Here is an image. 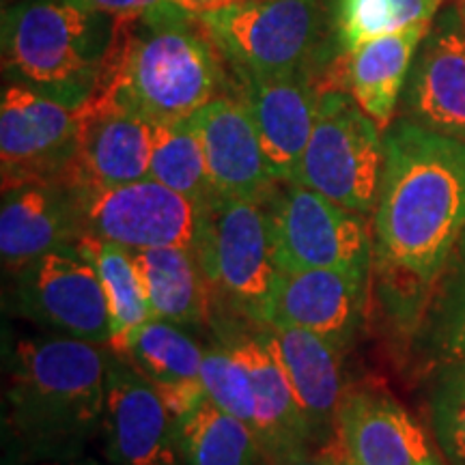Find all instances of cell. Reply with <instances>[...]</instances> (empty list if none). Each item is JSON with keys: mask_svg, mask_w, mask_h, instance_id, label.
Returning a JSON list of instances; mask_svg holds the SVG:
<instances>
[{"mask_svg": "<svg viewBox=\"0 0 465 465\" xmlns=\"http://www.w3.org/2000/svg\"><path fill=\"white\" fill-rule=\"evenodd\" d=\"M149 177L201 207H205L218 194L209 179L199 132L190 116L168 124H155Z\"/></svg>", "mask_w": 465, "mask_h": 465, "instance_id": "obj_28", "label": "cell"}, {"mask_svg": "<svg viewBox=\"0 0 465 465\" xmlns=\"http://www.w3.org/2000/svg\"><path fill=\"white\" fill-rule=\"evenodd\" d=\"M431 429L446 465H465V358L438 371Z\"/></svg>", "mask_w": 465, "mask_h": 465, "instance_id": "obj_31", "label": "cell"}, {"mask_svg": "<svg viewBox=\"0 0 465 465\" xmlns=\"http://www.w3.org/2000/svg\"><path fill=\"white\" fill-rule=\"evenodd\" d=\"M399 116L465 141V25L459 3L438 11L418 45Z\"/></svg>", "mask_w": 465, "mask_h": 465, "instance_id": "obj_13", "label": "cell"}, {"mask_svg": "<svg viewBox=\"0 0 465 465\" xmlns=\"http://www.w3.org/2000/svg\"><path fill=\"white\" fill-rule=\"evenodd\" d=\"M383 158L381 125L347 91L328 89L319 97L315 127L295 183L366 216L380 194Z\"/></svg>", "mask_w": 465, "mask_h": 465, "instance_id": "obj_6", "label": "cell"}, {"mask_svg": "<svg viewBox=\"0 0 465 465\" xmlns=\"http://www.w3.org/2000/svg\"><path fill=\"white\" fill-rule=\"evenodd\" d=\"M199 132L209 179L218 194L267 203L278 182L267 168L257 130L231 93L213 97L190 116Z\"/></svg>", "mask_w": 465, "mask_h": 465, "instance_id": "obj_17", "label": "cell"}, {"mask_svg": "<svg viewBox=\"0 0 465 465\" xmlns=\"http://www.w3.org/2000/svg\"><path fill=\"white\" fill-rule=\"evenodd\" d=\"M65 465H100L97 461H72V463H65Z\"/></svg>", "mask_w": 465, "mask_h": 465, "instance_id": "obj_35", "label": "cell"}, {"mask_svg": "<svg viewBox=\"0 0 465 465\" xmlns=\"http://www.w3.org/2000/svg\"><path fill=\"white\" fill-rule=\"evenodd\" d=\"M429 26L431 22L407 26L399 33L371 39L358 48L342 52L319 75L322 91H347L371 119L388 127L399 108L411 61Z\"/></svg>", "mask_w": 465, "mask_h": 465, "instance_id": "obj_21", "label": "cell"}, {"mask_svg": "<svg viewBox=\"0 0 465 465\" xmlns=\"http://www.w3.org/2000/svg\"><path fill=\"white\" fill-rule=\"evenodd\" d=\"M155 319L201 328L212 319V282L192 248L168 246L132 252Z\"/></svg>", "mask_w": 465, "mask_h": 465, "instance_id": "obj_23", "label": "cell"}, {"mask_svg": "<svg viewBox=\"0 0 465 465\" xmlns=\"http://www.w3.org/2000/svg\"><path fill=\"white\" fill-rule=\"evenodd\" d=\"M441 0H332L334 44L341 54L371 39L386 37L407 26L427 25L438 15Z\"/></svg>", "mask_w": 465, "mask_h": 465, "instance_id": "obj_29", "label": "cell"}, {"mask_svg": "<svg viewBox=\"0 0 465 465\" xmlns=\"http://www.w3.org/2000/svg\"><path fill=\"white\" fill-rule=\"evenodd\" d=\"M373 209V274L391 322L414 334L465 231V141L394 119Z\"/></svg>", "mask_w": 465, "mask_h": 465, "instance_id": "obj_1", "label": "cell"}, {"mask_svg": "<svg viewBox=\"0 0 465 465\" xmlns=\"http://www.w3.org/2000/svg\"><path fill=\"white\" fill-rule=\"evenodd\" d=\"M95 263L100 274L104 293H106L108 312H110V345L114 353L124 351L130 336L153 319L147 293H144L141 274L134 263L130 250L116 246L113 242L95 240V237H83L78 242Z\"/></svg>", "mask_w": 465, "mask_h": 465, "instance_id": "obj_26", "label": "cell"}, {"mask_svg": "<svg viewBox=\"0 0 465 465\" xmlns=\"http://www.w3.org/2000/svg\"><path fill=\"white\" fill-rule=\"evenodd\" d=\"M411 336L418 356L429 369L440 371L465 358V231Z\"/></svg>", "mask_w": 465, "mask_h": 465, "instance_id": "obj_24", "label": "cell"}, {"mask_svg": "<svg viewBox=\"0 0 465 465\" xmlns=\"http://www.w3.org/2000/svg\"><path fill=\"white\" fill-rule=\"evenodd\" d=\"M173 3L182 5L183 9L192 11V14H203V11H212V9L224 7V5L240 3V0H173Z\"/></svg>", "mask_w": 465, "mask_h": 465, "instance_id": "obj_34", "label": "cell"}, {"mask_svg": "<svg viewBox=\"0 0 465 465\" xmlns=\"http://www.w3.org/2000/svg\"><path fill=\"white\" fill-rule=\"evenodd\" d=\"M14 276V302L22 317L58 336L110 345L106 293L80 243L45 252Z\"/></svg>", "mask_w": 465, "mask_h": 465, "instance_id": "obj_10", "label": "cell"}, {"mask_svg": "<svg viewBox=\"0 0 465 465\" xmlns=\"http://www.w3.org/2000/svg\"><path fill=\"white\" fill-rule=\"evenodd\" d=\"M83 209V237L138 250L182 246L196 250L203 207L155 179L124 185L75 183Z\"/></svg>", "mask_w": 465, "mask_h": 465, "instance_id": "obj_9", "label": "cell"}, {"mask_svg": "<svg viewBox=\"0 0 465 465\" xmlns=\"http://www.w3.org/2000/svg\"><path fill=\"white\" fill-rule=\"evenodd\" d=\"M261 334L284 366L312 444L328 446L339 441L336 420L345 394L339 358L342 347L315 332L287 325H261Z\"/></svg>", "mask_w": 465, "mask_h": 465, "instance_id": "obj_22", "label": "cell"}, {"mask_svg": "<svg viewBox=\"0 0 465 465\" xmlns=\"http://www.w3.org/2000/svg\"><path fill=\"white\" fill-rule=\"evenodd\" d=\"M183 465H265L252 427L203 399L179 420Z\"/></svg>", "mask_w": 465, "mask_h": 465, "instance_id": "obj_25", "label": "cell"}, {"mask_svg": "<svg viewBox=\"0 0 465 465\" xmlns=\"http://www.w3.org/2000/svg\"><path fill=\"white\" fill-rule=\"evenodd\" d=\"M80 124L78 153L67 182L124 185L149 177L155 124L132 110L106 102H86Z\"/></svg>", "mask_w": 465, "mask_h": 465, "instance_id": "obj_19", "label": "cell"}, {"mask_svg": "<svg viewBox=\"0 0 465 465\" xmlns=\"http://www.w3.org/2000/svg\"><path fill=\"white\" fill-rule=\"evenodd\" d=\"M106 349L58 334L17 342L7 386L9 427L28 455L72 459L102 433Z\"/></svg>", "mask_w": 465, "mask_h": 465, "instance_id": "obj_3", "label": "cell"}, {"mask_svg": "<svg viewBox=\"0 0 465 465\" xmlns=\"http://www.w3.org/2000/svg\"><path fill=\"white\" fill-rule=\"evenodd\" d=\"M116 17L72 0H20L3 9V72L9 83L83 108L100 91Z\"/></svg>", "mask_w": 465, "mask_h": 465, "instance_id": "obj_4", "label": "cell"}, {"mask_svg": "<svg viewBox=\"0 0 465 465\" xmlns=\"http://www.w3.org/2000/svg\"><path fill=\"white\" fill-rule=\"evenodd\" d=\"M229 93L248 110L272 177L278 183L298 182L323 93L319 75L302 72L281 78H254L232 74Z\"/></svg>", "mask_w": 465, "mask_h": 465, "instance_id": "obj_14", "label": "cell"}, {"mask_svg": "<svg viewBox=\"0 0 465 465\" xmlns=\"http://www.w3.org/2000/svg\"><path fill=\"white\" fill-rule=\"evenodd\" d=\"M459 5H461V14H463V25H465V0H463V3H459Z\"/></svg>", "mask_w": 465, "mask_h": 465, "instance_id": "obj_36", "label": "cell"}, {"mask_svg": "<svg viewBox=\"0 0 465 465\" xmlns=\"http://www.w3.org/2000/svg\"><path fill=\"white\" fill-rule=\"evenodd\" d=\"M80 192L72 182H35L3 190L0 257L9 274L52 250L83 240Z\"/></svg>", "mask_w": 465, "mask_h": 465, "instance_id": "obj_16", "label": "cell"}, {"mask_svg": "<svg viewBox=\"0 0 465 465\" xmlns=\"http://www.w3.org/2000/svg\"><path fill=\"white\" fill-rule=\"evenodd\" d=\"M83 113L28 86L7 83L0 100L3 190L35 182H67Z\"/></svg>", "mask_w": 465, "mask_h": 465, "instance_id": "obj_11", "label": "cell"}, {"mask_svg": "<svg viewBox=\"0 0 465 465\" xmlns=\"http://www.w3.org/2000/svg\"><path fill=\"white\" fill-rule=\"evenodd\" d=\"M371 272L317 270L278 272V282L261 325H287L315 332L342 347L364 315Z\"/></svg>", "mask_w": 465, "mask_h": 465, "instance_id": "obj_15", "label": "cell"}, {"mask_svg": "<svg viewBox=\"0 0 465 465\" xmlns=\"http://www.w3.org/2000/svg\"><path fill=\"white\" fill-rule=\"evenodd\" d=\"M199 20L235 75H319L325 67L319 0H240L203 11Z\"/></svg>", "mask_w": 465, "mask_h": 465, "instance_id": "obj_5", "label": "cell"}, {"mask_svg": "<svg viewBox=\"0 0 465 465\" xmlns=\"http://www.w3.org/2000/svg\"><path fill=\"white\" fill-rule=\"evenodd\" d=\"M104 452L113 465H183L179 422L153 381L108 349Z\"/></svg>", "mask_w": 465, "mask_h": 465, "instance_id": "obj_12", "label": "cell"}, {"mask_svg": "<svg viewBox=\"0 0 465 465\" xmlns=\"http://www.w3.org/2000/svg\"><path fill=\"white\" fill-rule=\"evenodd\" d=\"M196 254L212 289L250 322L263 323L278 282L267 203L216 194L203 207Z\"/></svg>", "mask_w": 465, "mask_h": 465, "instance_id": "obj_7", "label": "cell"}, {"mask_svg": "<svg viewBox=\"0 0 465 465\" xmlns=\"http://www.w3.org/2000/svg\"><path fill=\"white\" fill-rule=\"evenodd\" d=\"M72 3L113 17H138L173 0H72Z\"/></svg>", "mask_w": 465, "mask_h": 465, "instance_id": "obj_32", "label": "cell"}, {"mask_svg": "<svg viewBox=\"0 0 465 465\" xmlns=\"http://www.w3.org/2000/svg\"><path fill=\"white\" fill-rule=\"evenodd\" d=\"M201 383L207 399L226 414L240 418L248 427L257 420V399L246 366L224 341L213 342L203 351Z\"/></svg>", "mask_w": 465, "mask_h": 465, "instance_id": "obj_30", "label": "cell"}, {"mask_svg": "<svg viewBox=\"0 0 465 465\" xmlns=\"http://www.w3.org/2000/svg\"><path fill=\"white\" fill-rule=\"evenodd\" d=\"M341 465H351V463H349L347 457H342V463H341Z\"/></svg>", "mask_w": 465, "mask_h": 465, "instance_id": "obj_37", "label": "cell"}, {"mask_svg": "<svg viewBox=\"0 0 465 465\" xmlns=\"http://www.w3.org/2000/svg\"><path fill=\"white\" fill-rule=\"evenodd\" d=\"M203 349L182 325L149 319L125 342L124 356L158 388L201 383Z\"/></svg>", "mask_w": 465, "mask_h": 465, "instance_id": "obj_27", "label": "cell"}, {"mask_svg": "<svg viewBox=\"0 0 465 465\" xmlns=\"http://www.w3.org/2000/svg\"><path fill=\"white\" fill-rule=\"evenodd\" d=\"M351 465H444L429 435L397 399L380 391L342 394L336 420Z\"/></svg>", "mask_w": 465, "mask_h": 465, "instance_id": "obj_18", "label": "cell"}, {"mask_svg": "<svg viewBox=\"0 0 465 465\" xmlns=\"http://www.w3.org/2000/svg\"><path fill=\"white\" fill-rule=\"evenodd\" d=\"M444 465H446V463H444Z\"/></svg>", "mask_w": 465, "mask_h": 465, "instance_id": "obj_38", "label": "cell"}, {"mask_svg": "<svg viewBox=\"0 0 465 465\" xmlns=\"http://www.w3.org/2000/svg\"><path fill=\"white\" fill-rule=\"evenodd\" d=\"M229 89L224 61L199 14L164 3L144 15L116 17L106 78L91 100L168 124Z\"/></svg>", "mask_w": 465, "mask_h": 465, "instance_id": "obj_2", "label": "cell"}, {"mask_svg": "<svg viewBox=\"0 0 465 465\" xmlns=\"http://www.w3.org/2000/svg\"><path fill=\"white\" fill-rule=\"evenodd\" d=\"M342 457L345 452L341 449V441H334L328 446H311L276 465H341Z\"/></svg>", "mask_w": 465, "mask_h": 465, "instance_id": "obj_33", "label": "cell"}, {"mask_svg": "<svg viewBox=\"0 0 465 465\" xmlns=\"http://www.w3.org/2000/svg\"><path fill=\"white\" fill-rule=\"evenodd\" d=\"M223 341L246 366L252 383L257 399V420L252 431L263 452V463L276 465L315 446L284 366L265 336L224 328Z\"/></svg>", "mask_w": 465, "mask_h": 465, "instance_id": "obj_20", "label": "cell"}, {"mask_svg": "<svg viewBox=\"0 0 465 465\" xmlns=\"http://www.w3.org/2000/svg\"><path fill=\"white\" fill-rule=\"evenodd\" d=\"M267 213L278 272L334 267L373 274V232L362 213L302 183H278Z\"/></svg>", "mask_w": 465, "mask_h": 465, "instance_id": "obj_8", "label": "cell"}]
</instances>
